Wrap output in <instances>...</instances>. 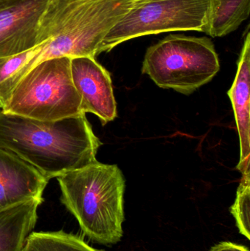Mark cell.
Segmentation results:
<instances>
[{
    "mask_svg": "<svg viewBox=\"0 0 250 251\" xmlns=\"http://www.w3.org/2000/svg\"><path fill=\"white\" fill-rule=\"evenodd\" d=\"M101 145L86 115L44 122L0 109V149L24 161L48 180L97 162Z\"/></svg>",
    "mask_w": 250,
    "mask_h": 251,
    "instance_id": "cell-1",
    "label": "cell"
},
{
    "mask_svg": "<svg viewBox=\"0 0 250 251\" xmlns=\"http://www.w3.org/2000/svg\"><path fill=\"white\" fill-rule=\"evenodd\" d=\"M230 210L236 220V226L241 234L250 240V171L242 174V178L236 193V200Z\"/></svg>",
    "mask_w": 250,
    "mask_h": 251,
    "instance_id": "cell-15",
    "label": "cell"
},
{
    "mask_svg": "<svg viewBox=\"0 0 250 251\" xmlns=\"http://www.w3.org/2000/svg\"><path fill=\"white\" fill-rule=\"evenodd\" d=\"M250 34L248 31L238 60L234 82L227 92L233 106L240 141V159L236 168L242 174L250 171Z\"/></svg>",
    "mask_w": 250,
    "mask_h": 251,
    "instance_id": "cell-10",
    "label": "cell"
},
{
    "mask_svg": "<svg viewBox=\"0 0 250 251\" xmlns=\"http://www.w3.org/2000/svg\"><path fill=\"white\" fill-rule=\"evenodd\" d=\"M50 0H7L0 2V58L40 45V27Z\"/></svg>",
    "mask_w": 250,
    "mask_h": 251,
    "instance_id": "cell-7",
    "label": "cell"
},
{
    "mask_svg": "<svg viewBox=\"0 0 250 251\" xmlns=\"http://www.w3.org/2000/svg\"><path fill=\"white\" fill-rule=\"evenodd\" d=\"M40 46L16 55L0 58V109L5 106L14 89L16 75L39 51Z\"/></svg>",
    "mask_w": 250,
    "mask_h": 251,
    "instance_id": "cell-14",
    "label": "cell"
},
{
    "mask_svg": "<svg viewBox=\"0 0 250 251\" xmlns=\"http://www.w3.org/2000/svg\"><path fill=\"white\" fill-rule=\"evenodd\" d=\"M70 58L56 57L38 63L18 82L1 110L44 122L85 115L72 80Z\"/></svg>",
    "mask_w": 250,
    "mask_h": 251,
    "instance_id": "cell-4",
    "label": "cell"
},
{
    "mask_svg": "<svg viewBox=\"0 0 250 251\" xmlns=\"http://www.w3.org/2000/svg\"><path fill=\"white\" fill-rule=\"evenodd\" d=\"M209 251H250L248 248L242 245L236 244L230 242H222L213 246Z\"/></svg>",
    "mask_w": 250,
    "mask_h": 251,
    "instance_id": "cell-16",
    "label": "cell"
},
{
    "mask_svg": "<svg viewBox=\"0 0 250 251\" xmlns=\"http://www.w3.org/2000/svg\"><path fill=\"white\" fill-rule=\"evenodd\" d=\"M22 251H105L90 246L82 237L66 231L31 232Z\"/></svg>",
    "mask_w": 250,
    "mask_h": 251,
    "instance_id": "cell-13",
    "label": "cell"
},
{
    "mask_svg": "<svg viewBox=\"0 0 250 251\" xmlns=\"http://www.w3.org/2000/svg\"><path fill=\"white\" fill-rule=\"evenodd\" d=\"M7 1V0H0V2H1V1Z\"/></svg>",
    "mask_w": 250,
    "mask_h": 251,
    "instance_id": "cell-17",
    "label": "cell"
},
{
    "mask_svg": "<svg viewBox=\"0 0 250 251\" xmlns=\"http://www.w3.org/2000/svg\"><path fill=\"white\" fill-rule=\"evenodd\" d=\"M136 0H50L40 27V50L17 74L16 84L38 63L61 57H91Z\"/></svg>",
    "mask_w": 250,
    "mask_h": 251,
    "instance_id": "cell-2",
    "label": "cell"
},
{
    "mask_svg": "<svg viewBox=\"0 0 250 251\" xmlns=\"http://www.w3.org/2000/svg\"><path fill=\"white\" fill-rule=\"evenodd\" d=\"M61 203L95 243L115 244L123 235L125 178L116 165L97 162L57 177Z\"/></svg>",
    "mask_w": 250,
    "mask_h": 251,
    "instance_id": "cell-3",
    "label": "cell"
},
{
    "mask_svg": "<svg viewBox=\"0 0 250 251\" xmlns=\"http://www.w3.org/2000/svg\"><path fill=\"white\" fill-rule=\"evenodd\" d=\"M70 72L83 113L98 116L102 125L114 120L117 104L110 73L91 57H71Z\"/></svg>",
    "mask_w": 250,
    "mask_h": 251,
    "instance_id": "cell-8",
    "label": "cell"
},
{
    "mask_svg": "<svg viewBox=\"0 0 250 251\" xmlns=\"http://www.w3.org/2000/svg\"><path fill=\"white\" fill-rule=\"evenodd\" d=\"M250 0H211L204 32L223 37L238 29L250 16Z\"/></svg>",
    "mask_w": 250,
    "mask_h": 251,
    "instance_id": "cell-12",
    "label": "cell"
},
{
    "mask_svg": "<svg viewBox=\"0 0 250 251\" xmlns=\"http://www.w3.org/2000/svg\"><path fill=\"white\" fill-rule=\"evenodd\" d=\"M43 202L44 199L28 201L0 213V251H22Z\"/></svg>",
    "mask_w": 250,
    "mask_h": 251,
    "instance_id": "cell-11",
    "label": "cell"
},
{
    "mask_svg": "<svg viewBox=\"0 0 250 251\" xmlns=\"http://www.w3.org/2000/svg\"><path fill=\"white\" fill-rule=\"evenodd\" d=\"M220 69L211 39L170 35L147 50L142 72L160 88L190 95L211 82Z\"/></svg>",
    "mask_w": 250,
    "mask_h": 251,
    "instance_id": "cell-5",
    "label": "cell"
},
{
    "mask_svg": "<svg viewBox=\"0 0 250 251\" xmlns=\"http://www.w3.org/2000/svg\"><path fill=\"white\" fill-rule=\"evenodd\" d=\"M49 180L17 156L0 149V213L34 199H42Z\"/></svg>",
    "mask_w": 250,
    "mask_h": 251,
    "instance_id": "cell-9",
    "label": "cell"
},
{
    "mask_svg": "<svg viewBox=\"0 0 250 251\" xmlns=\"http://www.w3.org/2000/svg\"><path fill=\"white\" fill-rule=\"evenodd\" d=\"M211 0H136L100 46L107 52L125 41L173 31L204 32Z\"/></svg>",
    "mask_w": 250,
    "mask_h": 251,
    "instance_id": "cell-6",
    "label": "cell"
}]
</instances>
